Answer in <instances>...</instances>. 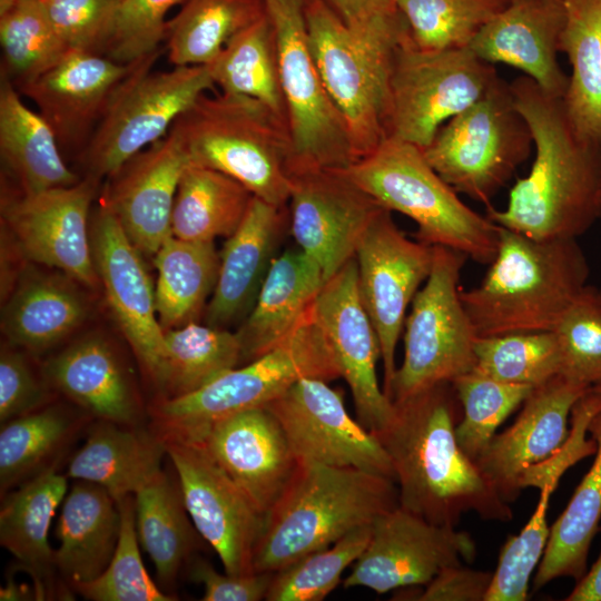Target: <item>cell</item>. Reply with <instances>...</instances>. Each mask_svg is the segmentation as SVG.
<instances>
[{
    "label": "cell",
    "instance_id": "8d00e7d4",
    "mask_svg": "<svg viewBox=\"0 0 601 601\" xmlns=\"http://www.w3.org/2000/svg\"><path fill=\"white\" fill-rule=\"evenodd\" d=\"M134 496L139 543L155 565L160 588L169 592L198 546L199 533L185 506L177 476L174 480L161 470Z\"/></svg>",
    "mask_w": 601,
    "mask_h": 601
},
{
    "label": "cell",
    "instance_id": "681fc988",
    "mask_svg": "<svg viewBox=\"0 0 601 601\" xmlns=\"http://www.w3.org/2000/svg\"><path fill=\"white\" fill-rule=\"evenodd\" d=\"M372 525L358 528L328 548L309 553L274 573L265 600L321 601L342 581L344 570L365 550Z\"/></svg>",
    "mask_w": 601,
    "mask_h": 601
},
{
    "label": "cell",
    "instance_id": "94428289",
    "mask_svg": "<svg viewBox=\"0 0 601 601\" xmlns=\"http://www.w3.org/2000/svg\"><path fill=\"white\" fill-rule=\"evenodd\" d=\"M591 390L601 394V383L593 385Z\"/></svg>",
    "mask_w": 601,
    "mask_h": 601
},
{
    "label": "cell",
    "instance_id": "9c48e42d",
    "mask_svg": "<svg viewBox=\"0 0 601 601\" xmlns=\"http://www.w3.org/2000/svg\"><path fill=\"white\" fill-rule=\"evenodd\" d=\"M161 50L135 61L112 97L86 148L77 157L85 176L97 181L165 137L199 96L214 90L207 65L154 71Z\"/></svg>",
    "mask_w": 601,
    "mask_h": 601
},
{
    "label": "cell",
    "instance_id": "8fae6325",
    "mask_svg": "<svg viewBox=\"0 0 601 601\" xmlns=\"http://www.w3.org/2000/svg\"><path fill=\"white\" fill-rule=\"evenodd\" d=\"M431 273L416 293L404 323V357L390 398L400 402L442 383H452L476 364L477 334L461 299V270L467 258L433 246Z\"/></svg>",
    "mask_w": 601,
    "mask_h": 601
},
{
    "label": "cell",
    "instance_id": "ee69618b",
    "mask_svg": "<svg viewBox=\"0 0 601 601\" xmlns=\"http://www.w3.org/2000/svg\"><path fill=\"white\" fill-rule=\"evenodd\" d=\"M1 79L16 88L58 63L68 51L41 0H0Z\"/></svg>",
    "mask_w": 601,
    "mask_h": 601
},
{
    "label": "cell",
    "instance_id": "2e32d148",
    "mask_svg": "<svg viewBox=\"0 0 601 601\" xmlns=\"http://www.w3.org/2000/svg\"><path fill=\"white\" fill-rule=\"evenodd\" d=\"M265 407L280 423L298 461L353 467L395 481L381 442L351 416L343 392L327 381L300 378Z\"/></svg>",
    "mask_w": 601,
    "mask_h": 601
},
{
    "label": "cell",
    "instance_id": "e0dca14e",
    "mask_svg": "<svg viewBox=\"0 0 601 601\" xmlns=\"http://www.w3.org/2000/svg\"><path fill=\"white\" fill-rule=\"evenodd\" d=\"M475 554L470 533L430 523L397 505L374 521L365 550L342 583L380 594L425 585L443 569L472 562Z\"/></svg>",
    "mask_w": 601,
    "mask_h": 601
},
{
    "label": "cell",
    "instance_id": "6f0895ef",
    "mask_svg": "<svg viewBox=\"0 0 601 601\" xmlns=\"http://www.w3.org/2000/svg\"><path fill=\"white\" fill-rule=\"evenodd\" d=\"M492 572L475 570L463 563L440 571L418 593V601H484Z\"/></svg>",
    "mask_w": 601,
    "mask_h": 601
},
{
    "label": "cell",
    "instance_id": "11a10c76",
    "mask_svg": "<svg viewBox=\"0 0 601 601\" xmlns=\"http://www.w3.org/2000/svg\"><path fill=\"white\" fill-rule=\"evenodd\" d=\"M119 0H41L69 50L98 53Z\"/></svg>",
    "mask_w": 601,
    "mask_h": 601
},
{
    "label": "cell",
    "instance_id": "816d5d0a",
    "mask_svg": "<svg viewBox=\"0 0 601 601\" xmlns=\"http://www.w3.org/2000/svg\"><path fill=\"white\" fill-rule=\"evenodd\" d=\"M561 352L560 375L589 387L601 383V300L587 285L554 328Z\"/></svg>",
    "mask_w": 601,
    "mask_h": 601
},
{
    "label": "cell",
    "instance_id": "db71d44e",
    "mask_svg": "<svg viewBox=\"0 0 601 601\" xmlns=\"http://www.w3.org/2000/svg\"><path fill=\"white\" fill-rule=\"evenodd\" d=\"M55 390L39 375L22 349L2 344L0 352V422L40 410L55 401Z\"/></svg>",
    "mask_w": 601,
    "mask_h": 601
},
{
    "label": "cell",
    "instance_id": "7402d4cb",
    "mask_svg": "<svg viewBox=\"0 0 601 601\" xmlns=\"http://www.w3.org/2000/svg\"><path fill=\"white\" fill-rule=\"evenodd\" d=\"M134 63H119L91 51L70 50L58 63L17 90L35 104L49 124L63 156L77 159Z\"/></svg>",
    "mask_w": 601,
    "mask_h": 601
},
{
    "label": "cell",
    "instance_id": "4dcf8cb0",
    "mask_svg": "<svg viewBox=\"0 0 601 601\" xmlns=\"http://www.w3.org/2000/svg\"><path fill=\"white\" fill-rule=\"evenodd\" d=\"M165 443L148 427L93 420L86 441L71 456L66 475L100 485L119 502L141 489L159 471Z\"/></svg>",
    "mask_w": 601,
    "mask_h": 601
},
{
    "label": "cell",
    "instance_id": "484cf974",
    "mask_svg": "<svg viewBox=\"0 0 601 601\" xmlns=\"http://www.w3.org/2000/svg\"><path fill=\"white\" fill-rule=\"evenodd\" d=\"M565 23L564 0H510L474 37L469 48L482 60L505 63L563 98L569 77L556 55Z\"/></svg>",
    "mask_w": 601,
    "mask_h": 601
},
{
    "label": "cell",
    "instance_id": "680465c9",
    "mask_svg": "<svg viewBox=\"0 0 601 601\" xmlns=\"http://www.w3.org/2000/svg\"><path fill=\"white\" fill-rule=\"evenodd\" d=\"M348 27L363 28L396 8L394 0H322Z\"/></svg>",
    "mask_w": 601,
    "mask_h": 601
},
{
    "label": "cell",
    "instance_id": "60d3db41",
    "mask_svg": "<svg viewBox=\"0 0 601 601\" xmlns=\"http://www.w3.org/2000/svg\"><path fill=\"white\" fill-rule=\"evenodd\" d=\"M207 66L221 92L255 99L288 127L275 35L267 11L234 36Z\"/></svg>",
    "mask_w": 601,
    "mask_h": 601
},
{
    "label": "cell",
    "instance_id": "f6af8a7d",
    "mask_svg": "<svg viewBox=\"0 0 601 601\" xmlns=\"http://www.w3.org/2000/svg\"><path fill=\"white\" fill-rule=\"evenodd\" d=\"M510 0H394L412 43L422 50L461 49Z\"/></svg>",
    "mask_w": 601,
    "mask_h": 601
},
{
    "label": "cell",
    "instance_id": "b9f144b4",
    "mask_svg": "<svg viewBox=\"0 0 601 601\" xmlns=\"http://www.w3.org/2000/svg\"><path fill=\"white\" fill-rule=\"evenodd\" d=\"M166 352L155 383L158 398L194 393L240 365L235 332L190 322L165 329Z\"/></svg>",
    "mask_w": 601,
    "mask_h": 601
},
{
    "label": "cell",
    "instance_id": "3957f363",
    "mask_svg": "<svg viewBox=\"0 0 601 601\" xmlns=\"http://www.w3.org/2000/svg\"><path fill=\"white\" fill-rule=\"evenodd\" d=\"M398 504L394 480L353 467L300 462L266 513L256 543L254 572H277L372 525Z\"/></svg>",
    "mask_w": 601,
    "mask_h": 601
},
{
    "label": "cell",
    "instance_id": "f35d334b",
    "mask_svg": "<svg viewBox=\"0 0 601 601\" xmlns=\"http://www.w3.org/2000/svg\"><path fill=\"white\" fill-rule=\"evenodd\" d=\"M155 265L156 311L164 331L196 322L206 309L218 277L219 254L214 242L170 235L156 252Z\"/></svg>",
    "mask_w": 601,
    "mask_h": 601
},
{
    "label": "cell",
    "instance_id": "7c38bea8",
    "mask_svg": "<svg viewBox=\"0 0 601 601\" xmlns=\"http://www.w3.org/2000/svg\"><path fill=\"white\" fill-rule=\"evenodd\" d=\"M264 1L275 35L287 109L289 175L316 168H347L357 158L311 50L305 0Z\"/></svg>",
    "mask_w": 601,
    "mask_h": 601
},
{
    "label": "cell",
    "instance_id": "4316f807",
    "mask_svg": "<svg viewBox=\"0 0 601 601\" xmlns=\"http://www.w3.org/2000/svg\"><path fill=\"white\" fill-rule=\"evenodd\" d=\"M50 386L93 420L142 426L144 408L132 374L104 336L78 338L43 366Z\"/></svg>",
    "mask_w": 601,
    "mask_h": 601
},
{
    "label": "cell",
    "instance_id": "44dd1931",
    "mask_svg": "<svg viewBox=\"0 0 601 601\" xmlns=\"http://www.w3.org/2000/svg\"><path fill=\"white\" fill-rule=\"evenodd\" d=\"M91 253L110 311L146 375L156 383L166 345L155 288L140 252L101 201L90 216Z\"/></svg>",
    "mask_w": 601,
    "mask_h": 601
},
{
    "label": "cell",
    "instance_id": "9a60e30c",
    "mask_svg": "<svg viewBox=\"0 0 601 601\" xmlns=\"http://www.w3.org/2000/svg\"><path fill=\"white\" fill-rule=\"evenodd\" d=\"M99 181L82 177L77 184L37 194L2 187L1 225L31 262L57 268L83 287L98 289L90 243V208Z\"/></svg>",
    "mask_w": 601,
    "mask_h": 601
},
{
    "label": "cell",
    "instance_id": "f1b7e54d",
    "mask_svg": "<svg viewBox=\"0 0 601 601\" xmlns=\"http://www.w3.org/2000/svg\"><path fill=\"white\" fill-rule=\"evenodd\" d=\"M67 484L68 476L55 465L1 495L0 544L31 577L37 599L70 595L71 590L56 580L55 551L48 541Z\"/></svg>",
    "mask_w": 601,
    "mask_h": 601
},
{
    "label": "cell",
    "instance_id": "c3c4849f",
    "mask_svg": "<svg viewBox=\"0 0 601 601\" xmlns=\"http://www.w3.org/2000/svg\"><path fill=\"white\" fill-rule=\"evenodd\" d=\"M120 512L119 539L106 570L96 579L71 587L92 601H173L174 594L158 587L144 566L136 529L135 496L117 502Z\"/></svg>",
    "mask_w": 601,
    "mask_h": 601
},
{
    "label": "cell",
    "instance_id": "52a82bcc",
    "mask_svg": "<svg viewBox=\"0 0 601 601\" xmlns=\"http://www.w3.org/2000/svg\"><path fill=\"white\" fill-rule=\"evenodd\" d=\"M304 377L327 382L341 377L313 311L288 339L267 354L194 393L157 398L148 410L149 428L162 442L197 444L216 423L266 406Z\"/></svg>",
    "mask_w": 601,
    "mask_h": 601
},
{
    "label": "cell",
    "instance_id": "74e56055",
    "mask_svg": "<svg viewBox=\"0 0 601 601\" xmlns=\"http://www.w3.org/2000/svg\"><path fill=\"white\" fill-rule=\"evenodd\" d=\"M588 431L597 444L594 461L550 528L533 580L534 590L558 578L579 581L587 572L590 546L601 522V411L592 417Z\"/></svg>",
    "mask_w": 601,
    "mask_h": 601
},
{
    "label": "cell",
    "instance_id": "4fadbf2b",
    "mask_svg": "<svg viewBox=\"0 0 601 601\" xmlns=\"http://www.w3.org/2000/svg\"><path fill=\"white\" fill-rule=\"evenodd\" d=\"M500 79L469 47L422 50L408 38L397 48L387 138L426 148L450 119L483 98Z\"/></svg>",
    "mask_w": 601,
    "mask_h": 601
},
{
    "label": "cell",
    "instance_id": "5bb4252c",
    "mask_svg": "<svg viewBox=\"0 0 601 601\" xmlns=\"http://www.w3.org/2000/svg\"><path fill=\"white\" fill-rule=\"evenodd\" d=\"M355 259L358 293L380 341L383 391L390 398L406 312L431 273L434 249L407 238L392 211L382 208L367 226Z\"/></svg>",
    "mask_w": 601,
    "mask_h": 601
},
{
    "label": "cell",
    "instance_id": "5b68a950",
    "mask_svg": "<svg viewBox=\"0 0 601 601\" xmlns=\"http://www.w3.org/2000/svg\"><path fill=\"white\" fill-rule=\"evenodd\" d=\"M305 16L321 79L358 159L387 138L391 75L395 52L410 36L406 21L395 8L351 28L322 0H305Z\"/></svg>",
    "mask_w": 601,
    "mask_h": 601
},
{
    "label": "cell",
    "instance_id": "9f6ffc18",
    "mask_svg": "<svg viewBox=\"0 0 601 601\" xmlns=\"http://www.w3.org/2000/svg\"><path fill=\"white\" fill-rule=\"evenodd\" d=\"M190 580L204 587L203 601H259L265 600L273 572H255L247 575L219 573L201 558L187 563Z\"/></svg>",
    "mask_w": 601,
    "mask_h": 601
},
{
    "label": "cell",
    "instance_id": "f546056e",
    "mask_svg": "<svg viewBox=\"0 0 601 601\" xmlns=\"http://www.w3.org/2000/svg\"><path fill=\"white\" fill-rule=\"evenodd\" d=\"M324 284L322 268L302 249L276 256L252 311L235 332L240 345V365L288 339L311 315Z\"/></svg>",
    "mask_w": 601,
    "mask_h": 601
},
{
    "label": "cell",
    "instance_id": "91938a15",
    "mask_svg": "<svg viewBox=\"0 0 601 601\" xmlns=\"http://www.w3.org/2000/svg\"><path fill=\"white\" fill-rule=\"evenodd\" d=\"M565 601H601V551L591 569L577 581Z\"/></svg>",
    "mask_w": 601,
    "mask_h": 601
},
{
    "label": "cell",
    "instance_id": "e575fe53",
    "mask_svg": "<svg viewBox=\"0 0 601 601\" xmlns=\"http://www.w3.org/2000/svg\"><path fill=\"white\" fill-rule=\"evenodd\" d=\"M92 421L77 406L70 408L53 402L1 424V495L60 465L70 445Z\"/></svg>",
    "mask_w": 601,
    "mask_h": 601
},
{
    "label": "cell",
    "instance_id": "6da1fadb",
    "mask_svg": "<svg viewBox=\"0 0 601 601\" xmlns=\"http://www.w3.org/2000/svg\"><path fill=\"white\" fill-rule=\"evenodd\" d=\"M394 405L393 417L374 435L392 461L400 506L446 526H456L469 512L489 521L512 519L509 503L457 443L462 405L452 383Z\"/></svg>",
    "mask_w": 601,
    "mask_h": 601
},
{
    "label": "cell",
    "instance_id": "ffe728a7",
    "mask_svg": "<svg viewBox=\"0 0 601 601\" xmlns=\"http://www.w3.org/2000/svg\"><path fill=\"white\" fill-rule=\"evenodd\" d=\"M313 312L341 377L351 390L356 418L377 433L393 417L395 405L378 383L380 341L361 302L355 257L325 282Z\"/></svg>",
    "mask_w": 601,
    "mask_h": 601
},
{
    "label": "cell",
    "instance_id": "ac0fdd59",
    "mask_svg": "<svg viewBox=\"0 0 601 601\" xmlns=\"http://www.w3.org/2000/svg\"><path fill=\"white\" fill-rule=\"evenodd\" d=\"M165 446L188 514L225 572L255 573L254 551L265 515L203 449L179 442H165Z\"/></svg>",
    "mask_w": 601,
    "mask_h": 601
},
{
    "label": "cell",
    "instance_id": "8992f818",
    "mask_svg": "<svg viewBox=\"0 0 601 601\" xmlns=\"http://www.w3.org/2000/svg\"><path fill=\"white\" fill-rule=\"evenodd\" d=\"M189 162L218 170L254 196L285 208L292 180L288 127L255 99L203 93L168 131Z\"/></svg>",
    "mask_w": 601,
    "mask_h": 601
},
{
    "label": "cell",
    "instance_id": "d4e9b609",
    "mask_svg": "<svg viewBox=\"0 0 601 601\" xmlns=\"http://www.w3.org/2000/svg\"><path fill=\"white\" fill-rule=\"evenodd\" d=\"M193 445L203 449L264 515L298 464L280 423L265 406L221 420Z\"/></svg>",
    "mask_w": 601,
    "mask_h": 601
},
{
    "label": "cell",
    "instance_id": "cb8c5ba5",
    "mask_svg": "<svg viewBox=\"0 0 601 601\" xmlns=\"http://www.w3.org/2000/svg\"><path fill=\"white\" fill-rule=\"evenodd\" d=\"M189 164L179 141L168 132L106 178L99 201L114 213L141 254L155 255L171 235L175 197Z\"/></svg>",
    "mask_w": 601,
    "mask_h": 601
},
{
    "label": "cell",
    "instance_id": "d590c367",
    "mask_svg": "<svg viewBox=\"0 0 601 601\" xmlns=\"http://www.w3.org/2000/svg\"><path fill=\"white\" fill-rule=\"evenodd\" d=\"M560 51L572 66L562 98L578 136L601 150V0H564Z\"/></svg>",
    "mask_w": 601,
    "mask_h": 601
},
{
    "label": "cell",
    "instance_id": "603a6c76",
    "mask_svg": "<svg viewBox=\"0 0 601 601\" xmlns=\"http://www.w3.org/2000/svg\"><path fill=\"white\" fill-rule=\"evenodd\" d=\"M591 387L556 375L533 388L518 417L496 433L475 460L506 503L515 501L522 473L554 454L566 441L573 405Z\"/></svg>",
    "mask_w": 601,
    "mask_h": 601
},
{
    "label": "cell",
    "instance_id": "83f0119b",
    "mask_svg": "<svg viewBox=\"0 0 601 601\" xmlns=\"http://www.w3.org/2000/svg\"><path fill=\"white\" fill-rule=\"evenodd\" d=\"M284 220V208L253 196L219 254L216 286L205 309L207 325L228 329L246 318L276 257Z\"/></svg>",
    "mask_w": 601,
    "mask_h": 601
},
{
    "label": "cell",
    "instance_id": "d6986e66",
    "mask_svg": "<svg viewBox=\"0 0 601 601\" xmlns=\"http://www.w3.org/2000/svg\"><path fill=\"white\" fill-rule=\"evenodd\" d=\"M290 233L314 258L325 282L355 257L372 219L383 208L345 168H316L290 176Z\"/></svg>",
    "mask_w": 601,
    "mask_h": 601
},
{
    "label": "cell",
    "instance_id": "d6a6232c",
    "mask_svg": "<svg viewBox=\"0 0 601 601\" xmlns=\"http://www.w3.org/2000/svg\"><path fill=\"white\" fill-rule=\"evenodd\" d=\"M80 286L66 274L23 277L4 300L1 327L7 342L32 354L63 342L90 313Z\"/></svg>",
    "mask_w": 601,
    "mask_h": 601
},
{
    "label": "cell",
    "instance_id": "277c9868",
    "mask_svg": "<svg viewBox=\"0 0 601 601\" xmlns=\"http://www.w3.org/2000/svg\"><path fill=\"white\" fill-rule=\"evenodd\" d=\"M500 227L494 259L461 299L479 337L554 331L588 285L590 268L575 238L536 240Z\"/></svg>",
    "mask_w": 601,
    "mask_h": 601
},
{
    "label": "cell",
    "instance_id": "f5cc1de1",
    "mask_svg": "<svg viewBox=\"0 0 601 601\" xmlns=\"http://www.w3.org/2000/svg\"><path fill=\"white\" fill-rule=\"evenodd\" d=\"M184 0H119L98 53L131 63L160 50L166 14Z\"/></svg>",
    "mask_w": 601,
    "mask_h": 601
},
{
    "label": "cell",
    "instance_id": "ab89813d",
    "mask_svg": "<svg viewBox=\"0 0 601 601\" xmlns=\"http://www.w3.org/2000/svg\"><path fill=\"white\" fill-rule=\"evenodd\" d=\"M253 194L236 179L189 164L178 184L171 235L196 242L229 237L240 225Z\"/></svg>",
    "mask_w": 601,
    "mask_h": 601
},
{
    "label": "cell",
    "instance_id": "bcb514c9",
    "mask_svg": "<svg viewBox=\"0 0 601 601\" xmlns=\"http://www.w3.org/2000/svg\"><path fill=\"white\" fill-rule=\"evenodd\" d=\"M476 370L494 380L536 387L561 373L554 331L477 337Z\"/></svg>",
    "mask_w": 601,
    "mask_h": 601
},
{
    "label": "cell",
    "instance_id": "f907efd6",
    "mask_svg": "<svg viewBox=\"0 0 601 601\" xmlns=\"http://www.w3.org/2000/svg\"><path fill=\"white\" fill-rule=\"evenodd\" d=\"M556 485L544 484L536 508L519 534L503 544L484 601H525L529 582L539 565L550 536L546 513Z\"/></svg>",
    "mask_w": 601,
    "mask_h": 601
},
{
    "label": "cell",
    "instance_id": "1f68e13d",
    "mask_svg": "<svg viewBox=\"0 0 601 601\" xmlns=\"http://www.w3.org/2000/svg\"><path fill=\"white\" fill-rule=\"evenodd\" d=\"M119 531V508L109 492L95 483L76 481L61 505L57 525L59 548L55 550L58 575L70 590L106 570Z\"/></svg>",
    "mask_w": 601,
    "mask_h": 601
},
{
    "label": "cell",
    "instance_id": "7dc6e473",
    "mask_svg": "<svg viewBox=\"0 0 601 601\" xmlns=\"http://www.w3.org/2000/svg\"><path fill=\"white\" fill-rule=\"evenodd\" d=\"M462 405L455 427L462 451L475 462L497 427L528 398L534 387L509 384L472 370L452 382Z\"/></svg>",
    "mask_w": 601,
    "mask_h": 601
},
{
    "label": "cell",
    "instance_id": "836d02e7",
    "mask_svg": "<svg viewBox=\"0 0 601 601\" xmlns=\"http://www.w3.org/2000/svg\"><path fill=\"white\" fill-rule=\"evenodd\" d=\"M0 157L22 194L69 187L82 178L67 166L49 124L6 79L0 82Z\"/></svg>",
    "mask_w": 601,
    "mask_h": 601
},
{
    "label": "cell",
    "instance_id": "7a4b0ae2",
    "mask_svg": "<svg viewBox=\"0 0 601 601\" xmlns=\"http://www.w3.org/2000/svg\"><path fill=\"white\" fill-rule=\"evenodd\" d=\"M535 148L529 174L516 180L504 209L487 208L496 225L536 240L578 238L601 217V150L574 131L562 98L528 76L510 83Z\"/></svg>",
    "mask_w": 601,
    "mask_h": 601
},
{
    "label": "cell",
    "instance_id": "6125c7cd",
    "mask_svg": "<svg viewBox=\"0 0 601 601\" xmlns=\"http://www.w3.org/2000/svg\"><path fill=\"white\" fill-rule=\"evenodd\" d=\"M598 290H599V296H600V300H601V288H600V289H598Z\"/></svg>",
    "mask_w": 601,
    "mask_h": 601
},
{
    "label": "cell",
    "instance_id": "30bf717a",
    "mask_svg": "<svg viewBox=\"0 0 601 601\" xmlns=\"http://www.w3.org/2000/svg\"><path fill=\"white\" fill-rule=\"evenodd\" d=\"M532 145L510 83L500 78L483 98L446 121L423 152L456 193L489 208L526 160Z\"/></svg>",
    "mask_w": 601,
    "mask_h": 601
},
{
    "label": "cell",
    "instance_id": "ba28073f",
    "mask_svg": "<svg viewBox=\"0 0 601 601\" xmlns=\"http://www.w3.org/2000/svg\"><path fill=\"white\" fill-rule=\"evenodd\" d=\"M345 171L380 206L411 218L420 242L454 249L486 265L494 259L499 225L465 205L422 148L386 138Z\"/></svg>",
    "mask_w": 601,
    "mask_h": 601
},
{
    "label": "cell",
    "instance_id": "7bdbcfd3",
    "mask_svg": "<svg viewBox=\"0 0 601 601\" xmlns=\"http://www.w3.org/2000/svg\"><path fill=\"white\" fill-rule=\"evenodd\" d=\"M266 13L264 0H184L167 21L173 66L208 65L227 42Z\"/></svg>",
    "mask_w": 601,
    "mask_h": 601
}]
</instances>
